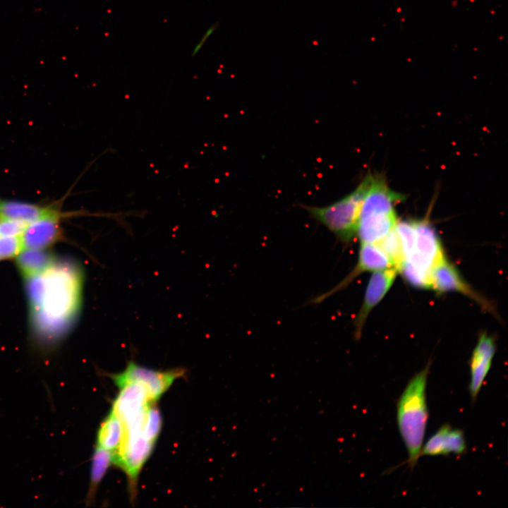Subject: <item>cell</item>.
I'll return each mask as SVG.
<instances>
[{"label": "cell", "instance_id": "1", "mask_svg": "<svg viewBox=\"0 0 508 508\" xmlns=\"http://www.w3.org/2000/svg\"><path fill=\"white\" fill-rule=\"evenodd\" d=\"M83 277L78 266L56 262L44 272L25 277L32 322L44 342L55 341L72 325L81 301Z\"/></svg>", "mask_w": 508, "mask_h": 508}, {"label": "cell", "instance_id": "2", "mask_svg": "<svg viewBox=\"0 0 508 508\" xmlns=\"http://www.w3.org/2000/svg\"><path fill=\"white\" fill-rule=\"evenodd\" d=\"M430 368V362L409 380L397 401V423L411 469L421 457L428 421L426 385Z\"/></svg>", "mask_w": 508, "mask_h": 508}, {"label": "cell", "instance_id": "3", "mask_svg": "<svg viewBox=\"0 0 508 508\" xmlns=\"http://www.w3.org/2000/svg\"><path fill=\"white\" fill-rule=\"evenodd\" d=\"M402 198L382 177L373 175L358 223L356 236L361 243H377L394 228L397 222L394 205Z\"/></svg>", "mask_w": 508, "mask_h": 508}, {"label": "cell", "instance_id": "4", "mask_svg": "<svg viewBox=\"0 0 508 508\" xmlns=\"http://www.w3.org/2000/svg\"><path fill=\"white\" fill-rule=\"evenodd\" d=\"M372 174H367L348 195L326 206L302 205L310 217L326 227L342 244H349L356 236L363 200L368 191Z\"/></svg>", "mask_w": 508, "mask_h": 508}, {"label": "cell", "instance_id": "5", "mask_svg": "<svg viewBox=\"0 0 508 508\" xmlns=\"http://www.w3.org/2000/svg\"><path fill=\"white\" fill-rule=\"evenodd\" d=\"M143 418L123 428L121 445L113 454V464L121 468L127 476L132 500L136 496L138 476L155 444L149 440L141 430Z\"/></svg>", "mask_w": 508, "mask_h": 508}, {"label": "cell", "instance_id": "6", "mask_svg": "<svg viewBox=\"0 0 508 508\" xmlns=\"http://www.w3.org/2000/svg\"><path fill=\"white\" fill-rule=\"evenodd\" d=\"M185 373L186 370L180 368L164 371L156 370L131 361L124 370L119 373L110 374L109 377L118 388L128 382H139L143 385L157 401L174 382L183 377Z\"/></svg>", "mask_w": 508, "mask_h": 508}, {"label": "cell", "instance_id": "7", "mask_svg": "<svg viewBox=\"0 0 508 508\" xmlns=\"http://www.w3.org/2000/svg\"><path fill=\"white\" fill-rule=\"evenodd\" d=\"M415 243L411 254L404 260L416 268L431 273V270L445 258L440 240L428 220L413 221Z\"/></svg>", "mask_w": 508, "mask_h": 508}, {"label": "cell", "instance_id": "8", "mask_svg": "<svg viewBox=\"0 0 508 508\" xmlns=\"http://www.w3.org/2000/svg\"><path fill=\"white\" fill-rule=\"evenodd\" d=\"M119 389L111 410L123 426L133 422L151 404L156 402L148 389L139 382H128Z\"/></svg>", "mask_w": 508, "mask_h": 508}, {"label": "cell", "instance_id": "9", "mask_svg": "<svg viewBox=\"0 0 508 508\" xmlns=\"http://www.w3.org/2000/svg\"><path fill=\"white\" fill-rule=\"evenodd\" d=\"M394 267L391 261L376 243H361L358 261L354 268L335 286L313 300L320 303L346 288L356 277L365 272H375Z\"/></svg>", "mask_w": 508, "mask_h": 508}, {"label": "cell", "instance_id": "10", "mask_svg": "<svg viewBox=\"0 0 508 508\" xmlns=\"http://www.w3.org/2000/svg\"><path fill=\"white\" fill-rule=\"evenodd\" d=\"M398 271L394 267L375 271L365 289L361 307L354 320L355 337L359 339L363 327L371 310L381 301L389 290Z\"/></svg>", "mask_w": 508, "mask_h": 508}, {"label": "cell", "instance_id": "11", "mask_svg": "<svg viewBox=\"0 0 508 508\" xmlns=\"http://www.w3.org/2000/svg\"><path fill=\"white\" fill-rule=\"evenodd\" d=\"M495 350L494 339L485 333L480 334L469 361L468 391L473 402L476 401L490 371Z\"/></svg>", "mask_w": 508, "mask_h": 508}, {"label": "cell", "instance_id": "12", "mask_svg": "<svg viewBox=\"0 0 508 508\" xmlns=\"http://www.w3.org/2000/svg\"><path fill=\"white\" fill-rule=\"evenodd\" d=\"M59 213L51 210L44 216L29 223L20 236L23 249H43L59 236Z\"/></svg>", "mask_w": 508, "mask_h": 508}, {"label": "cell", "instance_id": "13", "mask_svg": "<svg viewBox=\"0 0 508 508\" xmlns=\"http://www.w3.org/2000/svg\"><path fill=\"white\" fill-rule=\"evenodd\" d=\"M430 277L431 289L439 293L459 292L471 298L485 308L490 307V305L464 281L455 267L446 258L431 270Z\"/></svg>", "mask_w": 508, "mask_h": 508}, {"label": "cell", "instance_id": "14", "mask_svg": "<svg viewBox=\"0 0 508 508\" xmlns=\"http://www.w3.org/2000/svg\"><path fill=\"white\" fill-rule=\"evenodd\" d=\"M463 430L453 428L449 424L441 426L424 444L421 456L462 454L466 452Z\"/></svg>", "mask_w": 508, "mask_h": 508}, {"label": "cell", "instance_id": "15", "mask_svg": "<svg viewBox=\"0 0 508 508\" xmlns=\"http://www.w3.org/2000/svg\"><path fill=\"white\" fill-rule=\"evenodd\" d=\"M111 464L113 453L96 445L91 459L90 485L85 497L87 506L94 502L98 487Z\"/></svg>", "mask_w": 508, "mask_h": 508}, {"label": "cell", "instance_id": "16", "mask_svg": "<svg viewBox=\"0 0 508 508\" xmlns=\"http://www.w3.org/2000/svg\"><path fill=\"white\" fill-rule=\"evenodd\" d=\"M123 434L121 422L111 410L98 428L96 445L114 454L119 448Z\"/></svg>", "mask_w": 508, "mask_h": 508}, {"label": "cell", "instance_id": "17", "mask_svg": "<svg viewBox=\"0 0 508 508\" xmlns=\"http://www.w3.org/2000/svg\"><path fill=\"white\" fill-rule=\"evenodd\" d=\"M16 262L25 278L44 272L55 260L52 255L42 249L25 248L17 255Z\"/></svg>", "mask_w": 508, "mask_h": 508}, {"label": "cell", "instance_id": "18", "mask_svg": "<svg viewBox=\"0 0 508 508\" xmlns=\"http://www.w3.org/2000/svg\"><path fill=\"white\" fill-rule=\"evenodd\" d=\"M51 208L20 201H3L0 202V218L29 224L45 215Z\"/></svg>", "mask_w": 508, "mask_h": 508}, {"label": "cell", "instance_id": "19", "mask_svg": "<svg viewBox=\"0 0 508 508\" xmlns=\"http://www.w3.org/2000/svg\"><path fill=\"white\" fill-rule=\"evenodd\" d=\"M391 261L393 267L397 270L405 260L402 246L394 228L386 236L376 243Z\"/></svg>", "mask_w": 508, "mask_h": 508}, {"label": "cell", "instance_id": "20", "mask_svg": "<svg viewBox=\"0 0 508 508\" xmlns=\"http://www.w3.org/2000/svg\"><path fill=\"white\" fill-rule=\"evenodd\" d=\"M162 425V419L160 411L155 403H153L145 411L141 430L149 440L155 443L160 433Z\"/></svg>", "mask_w": 508, "mask_h": 508}, {"label": "cell", "instance_id": "21", "mask_svg": "<svg viewBox=\"0 0 508 508\" xmlns=\"http://www.w3.org/2000/svg\"><path fill=\"white\" fill-rule=\"evenodd\" d=\"M398 272H401L405 280L411 285L416 288L431 289V273L423 272L406 260L401 263Z\"/></svg>", "mask_w": 508, "mask_h": 508}, {"label": "cell", "instance_id": "22", "mask_svg": "<svg viewBox=\"0 0 508 508\" xmlns=\"http://www.w3.org/2000/svg\"><path fill=\"white\" fill-rule=\"evenodd\" d=\"M394 229L399 238L405 259L412 253L415 243V227L413 221L397 222Z\"/></svg>", "mask_w": 508, "mask_h": 508}, {"label": "cell", "instance_id": "23", "mask_svg": "<svg viewBox=\"0 0 508 508\" xmlns=\"http://www.w3.org/2000/svg\"><path fill=\"white\" fill-rule=\"evenodd\" d=\"M23 249L20 236H0V260L16 257Z\"/></svg>", "mask_w": 508, "mask_h": 508}, {"label": "cell", "instance_id": "24", "mask_svg": "<svg viewBox=\"0 0 508 508\" xmlns=\"http://www.w3.org/2000/svg\"><path fill=\"white\" fill-rule=\"evenodd\" d=\"M28 224L21 221L0 218V236H20Z\"/></svg>", "mask_w": 508, "mask_h": 508}, {"label": "cell", "instance_id": "25", "mask_svg": "<svg viewBox=\"0 0 508 508\" xmlns=\"http://www.w3.org/2000/svg\"><path fill=\"white\" fill-rule=\"evenodd\" d=\"M218 23H214L212 24L203 33L202 37H200L198 42L195 45L193 51H192V56H195L196 54H198V52L200 51V49L203 47L205 44L207 42L208 39L212 35V34L216 31V30L218 28Z\"/></svg>", "mask_w": 508, "mask_h": 508}]
</instances>
